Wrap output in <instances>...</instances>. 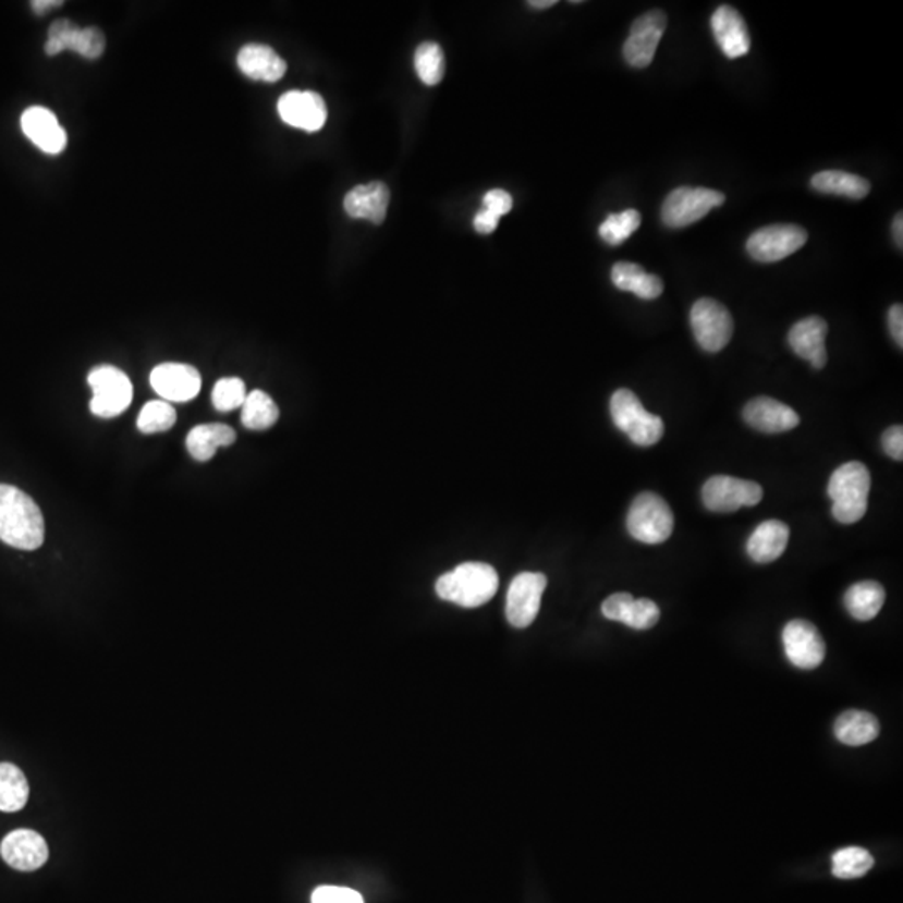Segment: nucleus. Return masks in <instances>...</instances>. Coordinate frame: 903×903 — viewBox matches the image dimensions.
Returning <instances> with one entry per match:
<instances>
[{"mask_svg":"<svg viewBox=\"0 0 903 903\" xmlns=\"http://www.w3.org/2000/svg\"><path fill=\"white\" fill-rule=\"evenodd\" d=\"M46 536L39 505L14 486L0 484V540L11 548L36 551Z\"/></svg>","mask_w":903,"mask_h":903,"instance_id":"obj_1","label":"nucleus"},{"mask_svg":"<svg viewBox=\"0 0 903 903\" xmlns=\"http://www.w3.org/2000/svg\"><path fill=\"white\" fill-rule=\"evenodd\" d=\"M499 576L492 565L484 562H465L454 571L443 574L436 584L437 594L443 601L462 608H479L496 596Z\"/></svg>","mask_w":903,"mask_h":903,"instance_id":"obj_2","label":"nucleus"},{"mask_svg":"<svg viewBox=\"0 0 903 903\" xmlns=\"http://www.w3.org/2000/svg\"><path fill=\"white\" fill-rule=\"evenodd\" d=\"M871 477L867 465L852 461L840 465L828 483V496L833 501V517L842 524L862 521L868 509Z\"/></svg>","mask_w":903,"mask_h":903,"instance_id":"obj_3","label":"nucleus"},{"mask_svg":"<svg viewBox=\"0 0 903 903\" xmlns=\"http://www.w3.org/2000/svg\"><path fill=\"white\" fill-rule=\"evenodd\" d=\"M611 417L615 427L639 447H651L661 440L664 422L658 415L649 414L636 393L627 389L618 390L611 396Z\"/></svg>","mask_w":903,"mask_h":903,"instance_id":"obj_4","label":"nucleus"},{"mask_svg":"<svg viewBox=\"0 0 903 903\" xmlns=\"http://www.w3.org/2000/svg\"><path fill=\"white\" fill-rule=\"evenodd\" d=\"M626 526L631 537L639 542L662 544L673 534V511L658 493L643 492L627 512Z\"/></svg>","mask_w":903,"mask_h":903,"instance_id":"obj_5","label":"nucleus"},{"mask_svg":"<svg viewBox=\"0 0 903 903\" xmlns=\"http://www.w3.org/2000/svg\"><path fill=\"white\" fill-rule=\"evenodd\" d=\"M93 400L90 412L96 417L112 418L123 414L133 400V383L123 370L115 367H98L87 377Z\"/></svg>","mask_w":903,"mask_h":903,"instance_id":"obj_6","label":"nucleus"},{"mask_svg":"<svg viewBox=\"0 0 903 903\" xmlns=\"http://www.w3.org/2000/svg\"><path fill=\"white\" fill-rule=\"evenodd\" d=\"M724 202L723 193L708 187H678L662 203V223L670 228L690 227Z\"/></svg>","mask_w":903,"mask_h":903,"instance_id":"obj_7","label":"nucleus"},{"mask_svg":"<svg viewBox=\"0 0 903 903\" xmlns=\"http://www.w3.org/2000/svg\"><path fill=\"white\" fill-rule=\"evenodd\" d=\"M703 502L706 509L718 514L753 508L764 499V489L752 480L736 479L730 475H715L703 486Z\"/></svg>","mask_w":903,"mask_h":903,"instance_id":"obj_8","label":"nucleus"},{"mask_svg":"<svg viewBox=\"0 0 903 903\" xmlns=\"http://www.w3.org/2000/svg\"><path fill=\"white\" fill-rule=\"evenodd\" d=\"M692 328L696 342L705 352L718 353L733 337V317L717 300L701 298L693 305Z\"/></svg>","mask_w":903,"mask_h":903,"instance_id":"obj_9","label":"nucleus"},{"mask_svg":"<svg viewBox=\"0 0 903 903\" xmlns=\"http://www.w3.org/2000/svg\"><path fill=\"white\" fill-rule=\"evenodd\" d=\"M808 233L798 224H771L749 236L748 255L759 264H777L803 248Z\"/></svg>","mask_w":903,"mask_h":903,"instance_id":"obj_10","label":"nucleus"},{"mask_svg":"<svg viewBox=\"0 0 903 903\" xmlns=\"http://www.w3.org/2000/svg\"><path fill=\"white\" fill-rule=\"evenodd\" d=\"M546 586L548 577L540 573H522L514 577L505 602V615L512 626L524 630L536 621Z\"/></svg>","mask_w":903,"mask_h":903,"instance_id":"obj_11","label":"nucleus"},{"mask_svg":"<svg viewBox=\"0 0 903 903\" xmlns=\"http://www.w3.org/2000/svg\"><path fill=\"white\" fill-rule=\"evenodd\" d=\"M667 27V14L658 9L646 12L634 21L623 47L624 59L631 68L643 69L651 64Z\"/></svg>","mask_w":903,"mask_h":903,"instance_id":"obj_12","label":"nucleus"},{"mask_svg":"<svg viewBox=\"0 0 903 903\" xmlns=\"http://www.w3.org/2000/svg\"><path fill=\"white\" fill-rule=\"evenodd\" d=\"M783 646L789 661L800 670H815L827 655L820 631L808 621H790L783 630Z\"/></svg>","mask_w":903,"mask_h":903,"instance_id":"obj_13","label":"nucleus"},{"mask_svg":"<svg viewBox=\"0 0 903 903\" xmlns=\"http://www.w3.org/2000/svg\"><path fill=\"white\" fill-rule=\"evenodd\" d=\"M281 121L296 130L315 133L327 123L328 111L324 98L314 90H290L278 101Z\"/></svg>","mask_w":903,"mask_h":903,"instance_id":"obj_14","label":"nucleus"},{"mask_svg":"<svg viewBox=\"0 0 903 903\" xmlns=\"http://www.w3.org/2000/svg\"><path fill=\"white\" fill-rule=\"evenodd\" d=\"M151 387L164 402H190L202 390V375L192 365L162 364L151 371Z\"/></svg>","mask_w":903,"mask_h":903,"instance_id":"obj_15","label":"nucleus"},{"mask_svg":"<svg viewBox=\"0 0 903 903\" xmlns=\"http://www.w3.org/2000/svg\"><path fill=\"white\" fill-rule=\"evenodd\" d=\"M0 855L15 870L34 871L49 858L46 840L34 830H14L0 843Z\"/></svg>","mask_w":903,"mask_h":903,"instance_id":"obj_16","label":"nucleus"},{"mask_svg":"<svg viewBox=\"0 0 903 903\" xmlns=\"http://www.w3.org/2000/svg\"><path fill=\"white\" fill-rule=\"evenodd\" d=\"M22 133L26 134L40 151L59 155L68 146V134L59 124L54 112L42 106L26 109L21 118Z\"/></svg>","mask_w":903,"mask_h":903,"instance_id":"obj_17","label":"nucleus"},{"mask_svg":"<svg viewBox=\"0 0 903 903\" xmlns=\"http://www.w3.org/2000/svg\"><path fill=\"white\" fill-rule=\"evenodd\" d=\"M746 424L758 432L781 434L798 427L800 417L792 407L770 396H756L743 411Z\"/></svg>","mask_w":903,"mask_h":903,"instance_id":"obj_18","label":"nucleus"},{"mask_svg":"<svg viewBox=\"0 0 903 903\" xmlns=\"http://www.w3.org/2000/svg\"><path fill=\"white\" fill-rule=\"evenodd\" d=\"M711 29L728 59H739L752 49V37L745 19L731 5H720L711 17Z\"/></svg>","mask_w":903,"mask_h":903,"instance_id":"obj_19","label":"nucleus"},{"mask_svg":"<svg viewBox=\"0 0 903 903\" xmlns=\"http://www.w3.org/2000/svg\"><path fill=\"white\" fill-rule=\"evenodd\" d=\"M602 615L606 620L618 621L633 630H651L659 621V608L651 599H634L631 594H612L602 602Z\"/></svg>","mask_w":903,"mask_h":903,"instance_id":"obj_20","label":"nucleus"},{"mask_svg":"<svg viewBox=\"0 0 903 903\" xmlns=\"http://www.w3.org/2000/svg\"><path fill=\"white\" fill-rule=\"evenodd\" d=\"M389 203V186L382 181H371L353 187L343 199V208L353 220H367L380 224L386 220Z\"/></svg>","mask_w":903,"mask_h":903,"instance_id":"obj_21","label":"nucleus"},{"mask_svg":"<svg viewBox=\"0 0 903 903\" xmlns=\"http://www.w3.org/2000/svg\"><path fill=\"white\" fill-rule=\"evenodd\" d=\"M827 333L828 325L823 318L808 317L793 325L789 333V343L800 358L810 362L815 370H821L828 361L825 346Z\"/></svg>","mask_w":903,"mask_h":903,"instance_id":"obj_22","label":"nucleus"},{"mask_svg":"<svg viewBox=\"0 0 903 903\" xmlns=\"http://www.w3.org/2000/svg\"><path fill=\"white\" fill-rule=\"evenodd\" d=\"M237 68L246 77L264 83H277L286 73V62L265 44H248L237 52Z\"/></svg>","mask_w":903,"mask_h":903,"instance_id":"obj_23","label":"nucleus"},{"mask_svg":"<svg viewBox=\"0 0 903 903\" xmlns=\"http://www.w3.org/2000/svg\"><path fill=\"white\" fill-rule=\"evenodd\" d=\"M789 540L790 527L786 526L785 522L771 518V521H765L764 524L756 527L755 533L752 534L748 544H746V551H748V556L753 561L759 562V564H768V562L781 558L786 546H789Z\"/></svg>","mask_w":903,"mask_h":903,"instance_id":"obj_24","label":"nucleus"},{"mask_svg":"<svg viewBox=\"0 0 903 903\" xmlns=\"http://www.w3.org/2000/svg\"><path fill=\"white\" fill-rule=\"evenodd\" d=\"M611 280L615 289L634 293L640 300H656L664 290L658 274L646 273L645 268L630 261L615 264L612 267Z\"/></svg>","mask_w":903,"mask_h":903,"instance_id":"obj_25","label":"nucleus"},{"mask_svg":"<svg viewBox=\"0 0 903 903\" xmlns=\"http://www.w3.org/2000/svg\"><path fill=\"white\" fill-rule=\"evenodd\" d=\"M234 442L236 432L224 424L198 425L186 437L187 452L198 462L211 461L220 447H230Z\"/></svg>","mask_w":903,"mask_h":903,"instance_id":"obj_26","label":"nucleus"},{"mask_svg":"<svg viewBox=\"0 0 903 903\" xmlns=\"http://www.w3.org/2000/svg\"><path fill=\"white\" fill-rule=\"evenodd\" d=\"M837 740L846 746H864L877 740L880 733V723L871 712L862 709H849L837 718Z\"/></svg>","mask_w":903,"mask_h":903,"instance_id":"obj_27","label":"nucleus"},{"mask_svg":"<svg viewBox=\"0 0 903 903\" xmlns=\"http://www.w3.org/2000/svg\"><path fill=\"white\" fill-rule=\"evenodd\" d=\"M886 605V589L877 581L853 584L845 594V608L857 621L874 620Z\"/></svg>","mask_w":903,"mask_h":903,"instance_id":"obj_28","label":"nucleus"},{"mask_svg":"<svg viewBox=\"0 0 903 903\" xmlns=\"http://www.w3.org/2000/svg\"><path fill=\"white\" fill-rule=\"evenodd\" d=\"M812 187L823 195L843 196L850 199H864L871 186L865 178L845 171H821L812 178Z\"/></svg>","mask_w":903,"mask_h":903,"instance_id":"obj_29","label":"nucleus"},{"mask_svg":"<svg viewBox=\"0 0 903 903\" xmlns=\"http://www.w3.org/2000/svg\"><path fill=\"white\" fill-rule=\"evenodd\" d=\"M29 800L26 774L15 765L0 764V812L14 814L22 810Z\"/></svg>","mask_w":903,"mask_h":903,"instance_id":"obj_30","label":"nucleus"},{"mask_svg":"<svg viewBox=\"0 0 903 903\" xmlns=\"http://www.w3.org/2000/svg\"><path fill=\"white\" fill-rule=\"evenodd\" d=\"M242 408L243 425L249 430L270 429L280 417L277 403L261 390H253L248 393Z\"/></svg>","mask_w":903,"mask_h":903,"instance_id":"obj_31","label":"nucleus"},{"mask_svg":"<svg viewBox=\"0 0 903 903\" xmlns=\"http://www.w3.org/2000/svg\"><path fill=\"white\" fill-rule=\"evenodd\" d=\"M874 857L868 850L862 846H846L833 853L831 857V874L842 880H853L867 875L874 868Z\"/></svg>","mask_w":903,"mask_h":903,"instance_id":"obj_32","label":"nucleus"},{"mask_svg":"<svg viewBox=\"0 0 903 903\" xmlns=\"http://www.w3.org/2000/svg\"><path fill=\"white\" fill-rule=\"evenodd\" d=\"M414 64L422 83L427 86H437L446 74L442 47L436 42L420 44L415 51Z\"/></svg>","mask_w":903,"mask_h":903,"instance_id":"obj_33","label":"nucleus"},{"mask_svg":"<svg viewBox=\"0 0 903 903\" xmlns=\"http://www.w3.org/2000/svg\"><path fill=\"white\" fill-rule=\"evenodd\" d=\"M640 215L636 209H626L623 212H612L599 227V236L602 242L611 246L623 245L627 237L639 228Z\"/></svg>","mask_w":903,"mask_h":903,"instance_id":"obj_34","label":"nucleus"},{"mask_svg":"<svg viewBox=\"0 0 903 903\" xmlns=\"http://www.w3.org/2000/svg\"><path fill=\"white\" fill-rule=\"evenodd\" d=\"M174 424H176V411L170 402H164V400H152L146 403L137 417V429L146 436L166 432Z\"/></svg>","mask_w":903,"mask_h":903,"instance_id":"obj_35","label":"nucleus"},{"mask_svg":"<svg viewBox=\"0 0 903 903\" xmlns=\"http://www.w3.org/2000/svg\"><path fill=\"white\" fill-rule=\"evenodd\" d=\"M246 387L242 378L228 377L218 380L212 389V407L218 412H231L243 407L246 400Z\"/></svg>","mask_w":903,"mask_h":903,"instance_id":"obj_36","label":"nucleus"},{"mask_svg":"<svg viewBox=\"0 0 903 903\" xmlns=\"http://www.w3.org/2000/svg\"><path fill=\"white\" fill-rule=\"evenodd\" d=\"M81 27L76 26L73 21L69 19H61L54 22L49 34H47L46 51L47 56H58L64 51H74V44H76L77 34Z\"/></svg>","mask_w":903,"mask_h":903,"instance_id":"obj_37","label":"nucleus"},{"mask_svg":"<svg viewBox=\"0 0 903 903\" xmlns=\"http://www.w3.org/2000/svg\"><path fill=\"white\" fill-rule=\"evenodd\" d=\"M106 37L98 27H81L77 34L76 44H74V51L81 58L96 61L105 54Z\"/></svg>","mask_w":903,"mask_h":903,"instance_id":"obj_38","label":"nucleus"},{"mask_svg":"<svg viewBox=\"0 0 903 903\" xmlns=\"http://www.w3.org/2000/svg\"><path fill=\"white\" fill-rule=\"evenodd\" d=\"M312 903H364V896L346 887H318L312 895Z\"/></svg>","mask_w":903,"mask_h":903,"instance_id":"obj_39","label":"nucleus"},{"mask_svg":"<svg viewBox=\"0 0 903 903\" xmlns=\"http://www.w3.org/2000/svg\"><path fill=\"white\" fill-rule=\"evenodd\" d=\"M484 209L493 212L496 217H504L512 209V196L504 190H492L484 196Z\"/></svg>","mask_w":903,"mask_h":903,"instance_id":"obj_40","label":"nucleus"},{"mask_svg":"<svg viewBox=\"0 0 903 903\" xmlns=\"http://www.w3.org/2000/svg\"><path fill=\"white\" fill-rule=\"evenodd\" d=\"M882 446L886 454L892 457L893 461H903V427L902 425H893L882 436Z\"/></svg>","mask_w":903,"mask_h":903,"instance_id":"obj_41","label":"nucleus"},{"mask_svg":"<svg viewBox=\"0 0 903 903\" xmlns=\"http://www.w3.org/2000/svg\"><path fill=\"white\" fill-rule=\"evenodd\" d=\"M889 327L896 345L903 346V306L893 305L889 312Z\"/></svg>","mask_w":903,"mask_h":903,"instance_id":"obj_42","label":"nucleus"},{"mask_svg":"<svg viewBox=\"0 0 903 903\" xmlns=\"http://www.w3.org/2000/svg\"><path fill=\"white\" fill-rule=\"evenodd\" d=\"M499 220L501 218L496 217L493 212L487 211V209H480L474 218V228L477 233L480 234H489L499 227Z\"/></svg>","mask_w":903,"mask_h":903,"instance_id":"obj_43","label":"nucleus"},{"mask_svg":"<svg viewBox=\"0 0 903 903\" xmlns=\"http://www.w3.org/2000/svg\"><path fill=\"white\" fill-rule=\"evenodd\" d=\"M62 0H36L30 4L33 8L34 14L37 15H46L47 12L54 11V9L61 8Z\"/></svg>","mask_w":903,"mask_h":903,"instance_id":"obj_44","label":"nucleus"},{"mask_svg":"<svg viewBox=\"0 0 903 903\" xmlns=\"http://www.w3.org/2000/svg\"><path fill=\"white\" fill-rule=\"evenodd\" d=\"M893 240H895L896 246L902 249L903 246V215L899 212L896 215L895 220H893Z\"/></svg>","mask_w":903,"mask_h":903,"instance_id":"obj_45","label":"nucleus"},{"mask_svg":"<svg viewBox=\"0 0 903 903\" xmlns=\"http://www.w3.org/2000/svg\"><path fill=\"white\" fill-rule=\"evenodd\" d=\"M558 4L556 0H533V2H527L530 9H537V11H544V9L554 8Z\"/></svg>","mask_w":903,"mask_h":903,"instance_id":"obj_46","label":"nucleus"}]
</instances>
